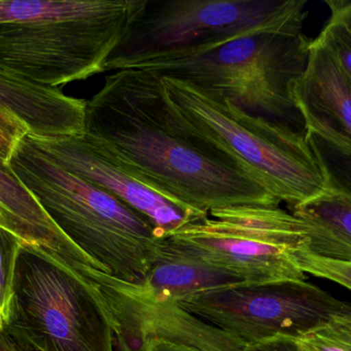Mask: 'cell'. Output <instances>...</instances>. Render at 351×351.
<instances>
[{"mask_svg": "<svg viewBox=\"0 0 351 351\" xmlns=\"http://www.w3.org/2000/svg\"><path fill=\"white\" fill-rule=\"evenodd\" d=\"M84 135L138 181L199 214L282 204L230 155L190 129L152 72L106 76L86 100Z\"/></svg>", "mask_w": 351, "mask_h": 351, "instance_id": "1", "label": "cell"}, {"mask_svg": "<svg viewBox=\"0 0 351 351\" xmlns=\"http://www.w3.org/2000/svg\"><path fill=\"white\" fill-rule=\"evenodd\" d=\"M142 0H0V70L59 88L106 72Z\"/></svg>", "mask_w": 351, "mask_h": 351, "instance_id": "2", "label": "cell"}, {"mask_svg": "<svg viewBox=\"0 0 351 351\" xmlns=\"http://www.w3.org/2000/svg\"><path fill=\"white\" fill-rule=\"evenodd\" d=\"M10 167L62 232L103 271L144 284L164 239L147 218L60 166L26 136Z\"/></svg>", "mask_w": 351, "mask_h": 351, "instance_id": "3", "label": "cell"}, {"mask_svg": "<svg viewBox=\"0 0 351 351\" xmlns=\"http://www.w3.org/2000/svg\"><path fill=\"white\" fill-rule=\"evenodd\" d=\"M311 41L304 33H259L147 54L117 70L175 78L217 93L247 113L287 124L295 113L299 115L292 90L304 71Z\"/></svg>", "mask_w": 351, "mask_h": 351, "instance_id": "4", "label": "cell"}, {"mask_svg": "<svg viewBox=\"0 0 351 351\" xmlns=\"http://www.w3.org/2000/svg\"><path fill=\"white\" fill-rule=\"evenodd\" d=\"M190 129L230 155L289 208L328 190L306 135L289 124L247 113L229 99L187 82L162 78Z\"/></svg>", "mask_w": 351, "mask_h": 351, "instance_id": "5", "label": "cell"}, {"mask_svg": "<svg viewBox=\"0 0 351 351\" xmlns=\"http://www.w3.org/2000/svg\"><path fill=\"white\" fill-rule=\"evenodd\" d=\"M80 262L19 245L4 335L22 351H115L106 303Z\"/></svg>", "mask_w": 351, "mask_h": 351, "instance_id": "6", "label": "cell"}, {"mask_svg": "<svg viewBox=\"0 0 351 351\" xmlns=\"http://www.w3.org/2000/svg\"><path fill=\"white\" fill-rule=\"evenodd\" d=\"M306 0H142L105 70L156 52L259 33L302 34Z\"/></svg>", "mask_w": 351, "mask_h": 351, "instance_id": "7", "label": "cell"}, {"mask_svg": "<svg viewBox=\"0 0 351 351\" xmlns=\"http://www.w3.org/2000/svg\"><path fill=\"white\" fill-rule=\"evenodd\" d=\"M175 301L245 346L276 336L304 337L351 305L306 282H243Z\"/></svg>", "mask_w": 351, "mask_h": 351, "instance_id": "8", "label": "cell"}, {"mask_svg": "<svg viewBox=\"0 0 351 351\" xmlns=\"http://www.w3.org/2000/svg\"><path fill=\"white\" fill-rule=\"evenodd\" d=\"M98 286L114 334L115 351H140L150 340H164L202 351H243L245 344L182 308L174 299L144 286L128 284L99 268L77 263Z\"/></svg>", "mask_w": 351, "mask_h": 351, "instance_id": "9", "label": "cell"}, {"mask_svg": "<svg viewBox=\"0 0 351 351\" xmlns=\"http://www.w3.org/2000/svg\"><path fill=\"white\" fill-rule=\"evenodd\" d=\"M26 138L60 166L101 188L147 218L162 238L180 227L208 216L171 201L138 181L84 134Z\"/></svg>", "mask_w": 351, "mask_h": 351, "instance_id": "10", "label": "cell"}, {"mask_svg": "<svg viewBox=\"0 0 351 351\" xmlns=\"http://www.w3.org/2000/svg\"><path fill=\"white\" fill-rule=\"evenodd\" d=\"M165 241L180 253L245 284L306 282L296 251L230 234L206 216L180 227Z\"/></svg>", "mask_w": 351, "mask_h": 351, "instance_id": "11", "label": "cell"}, {"mask_svg": "<svg viewBox=\"0 0 351 351\" xmlns=\"http://www.w3.org/2000/svg\"><path fill=\"white\" fill-rule=\"evenodd\" d=\"M86 100L0 70V123L29 137L82 135Z\"/></svg>", "mask_w": 351, "mask_h": 351, "instance_id": "12", "label": "cell"}, {"mask_svg": "<svg viewBox=\"0 0 351 351\" xmlns=\"http://www.w3.org/2000/svg\"><path fill=\"white\" fill-rule=\"evenodd\" d=\"M292 97L305 129L317 128L351 140V78L319 35L311 41Z\"/></svg>", "mask_w": 351, "mask_h": 351, "instance_id": "13", "label": "cell"}, {"mask_svg": "<svg viewBox=\"0 0 351 351\" xmlns=\"http://www.w3.org/2000/svg\"><path fill=\"white\" fill-rule=\"evenodd\" d=\"M0 230L27 247H43L84 265H96L49 218L34 196L0 163Z\"/></svg>", "mask_w": 351, "mask_h": 351, "instance_id": "14", "label": "cell"}, {"mask_svg": "<svg viewBox=\"0 0 351 351\" xmlns=\"http://www.w3.org/2000/svg\"><path fill=\"white\" fill-rule=\"evenodd\" d=\"M290 212L301 220L304 229V245L299 251L351 264L350 199L328 189Z\"/></svg>", "mask_w": 351, "mask_h": 351, "instance_id": "15", "label": "cell"}, {"mask_svg": "<svg viewBox=\"0 0 351 351\" xmlns=\"http://www.w3.org/2000/svg\"><path fill=\"white\" fill-rule=\"evenodd\" d=\"M206 220L215 228L230 234L294 251L303 249L302 223L291 212L268 206H239L213 210Z\"/></svg>", "mask_w": 351, "mask_h": 351, "instance_id": "16", "label": "cell"}, {"mask_svg": "<svg viewBox=\"0 0 351 351\" xmlns=\"http://www.w3.org/2000/svg\"><path fill=\"white\" fill-rule=\"evenodd\" d=\"M237 284L243 282L176 251L162 239L158 258L142 286L158 296L176 300L195 293Z\"/></svg>", "mask_w": 351, "mask_h": 351, "instance_id": "17", "label": "cell"}, {"mask_svg": "<svg viewBox=\"0 0 351 351\" xmlns=\"http://www.w3.org/2000/svg\"><path fill=\"white\" fill-rule=\"evenodd\" d=\"M304 132L328 189L351 200V140L317 128Z\"/></svg>", "mask_w": 351, "mask_h": 351, "instance_id": "18", "label": "cell"}, {"mask_svg": "<svg viewBox=\"0 0 351 351\" xmlns=\"http://www.w3.org/2000/svg\"><path fill=\"white\" fill-rule=\"evenodd\" d=\"M297 339L305 351H351V305L323 327Z\"/></svg>", "mask_w": 351, "mask_h": 351, "instance_id": "19", "label": "cell"}, {"mask_svg": "<svg viewBox=\"0 0 351 351\" xmlns=\"http://www.w3.org/2000/svg\"><path fill=\"white\" fill-rule=\"evenodd\" d=\"M19 245L16 239L0 230V311L5 328L10 323L14 299V266Z\"/></svg>", "mask_w": 351, "mask_h": 351, "instance_id": "20", "label": "cell"}, {"mask_svg": "<svg viewBox=\"0 0 351 351\" xmlns=\"http://www.w3.org/2000/svg\"><path fill=\"white\" fill-rule=\"evenodd\" d=\"M295 258L305 273L331 280L351 291V264L322 259L305 251H297Z\"/></svg>", "mask_w": 351, "mask_h": 351, "instance_id": "21", "label": "cell"}, {"mask_svg": "<svg viewBox=\"0 0 351 351\" xmlns=\"http://www.w3.org/2000/svg\"><path fill=\"white\" fill-rule=\"evenodd\" d=\"M319 36L327 43L351 78V29L344 23L330 16Z\"/></svg>", "mask_w": 351, "mask_h": 351, "instance_id": "22", "label": "cell"}, {"mask_svg": "<svg viewBox=\"0 0 351 351\" xmlns=\"http://www.w3.org/2000/svg\"><path fill=\"white\" fill-rule=\"evenodd\" d=\"M243 351H305L298 339L288 336H276L251 346H245Z\"/></svg>", "mask_w": 351, "mask_h": 351, "instance_id": "23", "label": "cell"}, {"mask_svg": "<svg viewBox=\"0 0 351 351\" xmlns=\"http://www.w3.org/2000/svg\"><path fill=\"white\" fill-rule=\"evenodd\" d=\"M25 136L0 123V163L10 166V161Z\"/></svg>", "mask_w": 351, "mask_h": 351, "instance_id": "24", "label": "cell"}, {"mask_svg": "<svg viewBox=\"0 0 351 351\" xmlns=\"http://www.w3.org/2000/svg\"><path fill=\"white\" fill-rule=\"evenodd\" d=\"M330 16L344 23L351 29V0H327Z\"/></svg>", "mask_w": 351, "mask_h": 351, "instance_id": "25", "label": "cell"}, {"mask_svg": "<svg viewBox=\"0 0 351 351\" xmlns=\"http://www.w3.org/2000/svg\"><path fill=\"white\" fill-rule=\"evenodd\" d=\"M140 351H202L183 344L172 343L164 340H150L145 342Z\"/></svg>", "mask_w": 351, "mask_h": 351, "instance_id": "26", "label": "cell"}, {"mask_svg": "<svg viewBox=\"0 0 351 351\" xmlns=\"http://www.w3.org/2000/svg\"><path fill=\"white\" fill-rule=\"evenodd\" d=\"M0 351H22L14 346L3 333H0Z\"/></svg>", "mask_w": 351, "mask_h": 351, "instance_id": "27", "label": "cell"}, {"mask_svg": "<svg viewBox=\"0 0 351 351\" xmlns=\"http://www.w3.org/2000/svg\"><path fill=\"white\" fill-rule=\"evenodd\" d=\"M5 329V324H4L3 319H2L1 311H0V333Z\"/></svg>", "mask_w": 351, "mask_h": 351, "instance_id": "28", "label": "cell"}]
</instances>
